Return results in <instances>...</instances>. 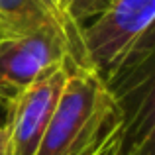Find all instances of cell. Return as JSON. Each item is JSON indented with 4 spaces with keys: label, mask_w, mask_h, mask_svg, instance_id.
<instances>
[{
    "label": "cell",
    "mask_w": 155,
    "mask_h": 155,
    "mask_svg": "<svg viewBox=\"0 0 155 155\" xmlns=\"http://www.w3.org/2000/svg\"><path fill=\"white\" fill-rule=\"evenodd\" d=\"M120 126V108L102 77L91 65L73 59L35 155H112Z\"/></svg>",
    "instance_id": "6da1fadb"
},
{
    "label": "cell",
    "mask_w": 155,
    "mask_h": 155,
    "mask_svg": "<svg viewBox=\"0 0 155 155\" xmlns=\"http://www.w3.org/2000/svg\"><path fill=\"white\" fill-rule=\"evenodd\" d=\"M71 57L83 61L77 34L61 26L6 39L0 45V102L8 108L47 71Z\"/></svg>",
    "instance_id": "7a4b0ae2"
},
{
    "label": "cell",
    "mask_w": 155,
    "mask_h": 155,
    "mask_svg": "<svg viewBox=\"0 0 155 155\" xmlns=\"http://www.w3.org/2000/svg\"><path fill=\"white\" fill-rule=\"evenodd\" d=\"M153 18L155 0H114L106 12L79 30L83 63L91 65L106 83Z\"/></svg>",
    "instance_id": "3957f363"
},
{
    "label": "cell",
    "mask_w": 155,
    "mask_h": 155,
    "mask_svg": "<svg viewBox=\"0 0 155 155\" xmlns=\"http://www.w3.org/2000/svg\"><path fill=\"white\" fill-rule=\"evenodd\" d=\"M73 59L75 57L47 71L6 108L8 116L4 128L8 136V155L38 153L39 143L55 112V106L61 98L63 87L67 83L69 65Z\"/></svg>",
    "instance_id": "277c9868"
},
{
    "label": "cell",
    "mask_w": 155,
    "mask_h": 155,
    "mask_svg": "<svg viewBox=\"0 0 155 155\" xmlns=\"http://www.w3.org/2000/svg\"><path fill=\"white\" fill-rule=\"evenodd\" d=\"M114 98L122 126L112 155H155V73Z\"/></svg>",
    "instance_id": "5b68a950"
},
{
    "label": "cell",
    "mask_w": 155,
    "mask_h": 155,
    "mask_svg": "<svg viewBox=\"0 0 155 155\" xmlns=\"http://www.w3.org/2000/svg\"><path fill=\"white\" fill-rule=\"evenodd\" d=\"M49 26L75 31L51 0H0V28L12 38L34 34Z\"/></svg>",
    "instance_id": "8992f818"
},
{
    "label": "cell",
    "mask_w": 155,
    "mask_h": 155,
    "mask_svg": "<svg viewBox=\"0 0 155 155\" xmlns=\"http://www.w3.org/2000/svg\"><path fill=\"white\" fill-rule=\"evenodd\" d=\"M155 73V18L145 28V31L134 41V45L126 51L118 67L106 81V87L112 92V96H118L122 92L130 91L132 87L140 84L147 77Z\"/></svg>",
    "instance_id": "52a82bcc"
},
{
    "label": "cell",
    "mask_w": 155,
    "mask_h": 155,
    "mask_svg": "<svg viewBox=\"0 0 155 155\" xmlns=\"http://www.w3.org/2000/svg\"><path fill=\"white\" fill-rule=\"evenodd\" d=\"M112 2L114 0H59L57 6L69 26L79 34L81 28H84L102 12H106L112 6Z\"/></svg>",
    "instance_id": "ba28073f"
},
{
    "label": "cell",
    "mask_w": 155,
    "mask_h": 155,
    "mask_svg": "<svg viewBox=\"0 0 155 155\" xmlns=\"http://www.w3.org/2000/svg\"><path fill=\"white\" fill-rule=\"evenodd\" d=\"M0 155H8V136L4 126H0Z\"/></svg>",
    "instance_id": "9c48e42d"
},
{
    "label": "cell",
    "mask_w": 155,
    "mask_h": 155,
    "mask_svg": "<svg viewBox=\"0 0 155 155\" xmlns=\"http://www.w3.org/2000/svg\"><path fill=\"white\" fill-rule=\"evenodd\" d=\"M6 39H12V35H10V34H6V31H4L2 28H0V45H2V43L6 41Z\"/></svg>",
    "instance_id": "30bf717a"
},
{
    "label": "cell",
    "mask_w": 155,
    "mask_h": 155,
    "mask_svg": "<svg viewBox=\"0 0 155 155\" xmlns=\"http://www.w3.org/2000/svg\"><path fill=\"white\" fill-rule=\"evenodd\" d=\"M51 2H53V4H55V6H57V2H59V0H51ZM57 8H59V6H57Z\"/></svg>",
    "instance_id": "8fae6325"
}]
</instances>
